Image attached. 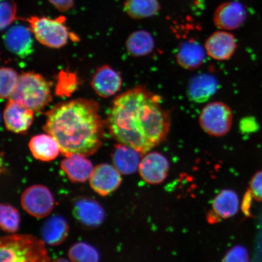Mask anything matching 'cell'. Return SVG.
<instances>
[{
    "mask_svg": "<svg viewBox=\"0 0 262 262\" xmlns=\"http://www.w3.org/2000/svg\"><path fill=\"white\" fill-rule=\"evenodd\" d=\"M1 85L0 97L2 99L11 98L18 84L19 76L16 71L11 68L3 67L0 71Z\"/></svg>",
    "mask_w": 262,
    "mask_h": 262,
    "instance_id": "83f0119b",
    "label": "cell"
},
{
    "mask_svg": "<svg viewBox=\"0 0 262 262\" xmlns=\"http://www.w3.org/2000/svg\"><path fill=\"white\" fill-rule=\"evenodd\" d=\"M70 228L67 221L60 215L52 216L41 228L42 240L51 246L61 244L67 238Z\"/></svg>",
    "mask_w": 262,
    "mask_h": 262,
    "instance_id": "7402d4cb",
    "label": "cell"
},
{
    "mask_svg": "<svg viewBox=\"0 0 262 262\" xmlns=\"http://www.w3.org/2000/svg\"><path fill=\"white\" fill-rule=\"evenodd\" d=\"M169 171L166 157L158 152H149L143 157L139 165L141 178L150 185H159L165 181Z\"/></svg>",
    "mask_w": 262,
    "mask_h": 262,
    "instance_id": "ba28073f",
    "label": "cell"
},
{
    "mask_svg": "<svg viewBox=\"0 0 262 262\" xmlns=\"http://www.w3.org/2000/svg\"><path fill=\"white\" fill-rule=\"evenodd\" d=\"M204 48L209 57L217 61H226L233 56L237 48V41L231 33L218 31L206 39Z\"/></svg>",
    "mask_w": 262,
    "mask_h": 262,
    "instance_id": "8fae6325",
    "label": "cell"
},
{
    "mask_svg": "<svg viewBox=\"0 0 262 262\" xmlns=\"http://www.w3.org/2000/svg\"><path fill=\"white\" fill-rule=\"evenodd\" d=\"M59 11L67 12L73 7L74 0H49Z\"/></svg>",
    "mask_w": 262,
    "mask_h": 262,
    "instance_id": "1f68e13d",
    "label": "cell"
},
{
    "mask_svg": "<svg viewBox=\"0 0 262 262\" xmlns=\"http://www.w3.org/2000/svg\"><path fill=\"white\" fill-rule=\"evenodd\" d=\"M247 16V11L240 2H227L216 8L213 22L215 27L221 30L234 31L243 25Z\"/></svg>",
    "mask_w": 262,
    "mask_h": 262,
    "instance_id": "9c48e42d",
    "label": "cell"
},
{
    "mask_svg": "<svg viewBox=\"0 0 262 262\" xmlns=\"http://www.w3.org/2000/svg\"><path fill=\"white\" fill-rule=\"evenodd\" d=\"M29 147L33 157L42 162L52 161L61 152L56 140L48 133L33 137L29 143Z\"/></svg>",
    "mask_w": 262,
    "mask_h": 262,
    "instance_id": "44dd1931",
    "label": "cell"
},
{
    "mask_svg": "<svg viewBox=\"0 0 262 262\" xmlns=\"http://www.w3.org/2000/svg\"><path fill=\"white\" fill-rule=\"evenodd\" d=\"M68 256L72 262H99L100 255L93 246L78 242L70 248Z\"/></svg>",
    "mask_w": 262,
    "mask_h": 262,
    "instance_id": "d4e9b609",
    "label": "cell"
},
{
    "mask_svg": "<svg viewBox=\"0 0 262 262\" xmlns=\"http://www.w3.org/2000/svg\"><path fill=\"white\" fill-rule=\"evenodd\" d=\"M79 81L77 75L68 71H62L57 77L55 94L61 97H70L77 90Z\"/></svg>",
    "mask_w": 262,
    "mask_h": 262,
    "instance_id": "4316f807",
    "label": "cell"
},
{
    "mask_svg": "<svg viewBox=\"0 0 262 262\" xmlns=\"http://www.w3.org/2000/svg\"><path fill=\"white\" fill-rule=\"evenodd\" d=\"M45 242L29 234H13L0 241V262H49Z\"/></svg>",
    "mask_w": 262,
    "mask_h": 262,
    "instance_id": "3957f363",
    "label": "cell"
},
{
    "mask_svg": "<svg viewBox=\"0 0 262 262\" xmlns=\"http://www.w3.org/2000/svg\"><path fill=\"white\" fill-rule=\"evenodd\" d=\"M255 121L251 118H245L241 121V129L244 133L251 132L255 127Z\"/></svg>",
    "mask_w": 262,
    "mask_h": 262,
    "instance_id": "d6a6232c",
    "label": "cell"
},
{
    "mask_svg": "<svg viewBox=\"0 0 262 262\" xmlns=\"http://www.w3.org/2000/svg\"><path fill=\"white\" fill-rule=\"evenodd\" d=\"M218 90V81L211 74L195 75L189 81L187 94L189 100L196 103L207 101Z\"/></svg>",
    "mask_w": 262,
    "mask_h": 262,
    "instance_id": "ac0fdd59",
    "label": "cell"
},
{
    "mask_svg": "<svg viewBox=\"0 0 262 262\" xmlns=\"http://www.w3.org/2000/svg\"><path fill=\"white\" fill-rule=\"evenodd\" d=\"M233 122V114L227 104L222 101L208 103L199 114L200 126L208 135L224 137L229 133Z\"/></svg>",
    "mask_w": 262,
    "mask_h": 262,
    "instance_id": "8992f818",
    "label": "cell"
},
{
    "mask_svg": "<svg viewBox=\"0 0 262 262\" xmlns=\"http://www.w3.org/2000/svg\"><path fill=\"white\" fill-rule=\"evenodd\" d=\"M85 157L72 155L62 160L60 167L69 179L74 183H83L90 180L93 172V163Z\"/></svg>",
    "mask_w": 262,
    "mask_h": 262,
    "instance_id": "d6986e66",
    "label": "cell"
},
{
    "mask_svg": "<svg viewBox=\"0 0 262 262\" xmlns=\"http://www.w3.org/2000/svg\"><path fill=\"white\" fill-rule=\"evenodd\" d=\"M52 262H72L71 260H68L63 258H58L57 259L54 260Z\"/></svg>",
    "mask_w": 262,
    "mask_h": 262,
    "instance_id": "836d02e7",
    "label": "cell"
},
{
    "mask_svg": "<svg viewBox=\"0 0 262 262\" xmlns=\"http://www.w3.org/2000/svg\"><path fill=\"white\" fill-rule=\"evenodd\" d=\"M43 129L56 140L65 157L94 155L102 145L104 133L98 103L83 98L52 108Z\"/></svg>",
    "mask_w": 262,
    "mask_h": 262,
    "instance_id": "7a4b0ae2",
    "label": "cell"
},
{
    "mask_svg": "<svg viewBox=\"0 0 262 262\" xmlns=\"http://www.w3.org/2000/svg\"><path fill=\"white\" fill-rule=\"evenodd\" d=\"M160 9L158 0H126L124 3V11L135 19L152 17L158 14Z\"/></svg>",
    "mask_w": 262,
    "mask_h": 262,
    "instance_id": "cb8c5ba5",
    "label": "cell"
},
{
    "mask_svg": "<svg viewBox=\"0 0 262 262\" xmlns=\"http://www.w3.org/2000/svg\"><path fill=\"white\" fill-rule=\"evenodd\" d=\"M107 123L115 140L145 155L166 140L171 120L162 97L139 86L115 98Z\"/></svg>",
    "mask_w": 262,
    "mask_h": 262,
    "instance_id": "6da1fadb",
    "label": "cell"
},
{
    "mask_svg": "<svg viewBox=\"0 0 262 262\" xmlns=\"http://www.w3.org/2000/svg\"><path fill=\"white\" fill-rule=\"evenodd\" d=\"M1 23L2 31L8 28L16 19V5L14 0H1Z\"/></svg>",
    "mask_w": 262,
    "mask_h": 262,
    "instance_id": "f1b7e54d",
    "label": "cell"
},
{
    "mask_svg": "<svg viewBox=\"0 0 262 262\" xmlns=\"http://www.w3.org/2000/svg\"><path fill=\"white\" fill-rule=\"evenodd\" d=\"M11 99L37 112L43 110L52 100L51 83L40 74L24 73L19 75Z\"/></svg>",
    "mask_w": 262,
    "mask_h": 262,
    "instance_id": "277c9868",
    "label": "cell"
},
{
    "mask_svg": "<svg viewBox=\"0 0 262 262\" xmlns=\"http://www.w3.org/2000/svg\"><path fill=\"white\" fill-rule=\"evenodd\" d=\"M206 52L205 48L194 39L183 41L176 54L177 63L184 70H198L204 63Z\"/></svg>",
    "mask_w": 262,
    "mask_h": 262,
    "instance_id": "e0dca14e",
    "label": "cell"
},
{
    "mask_svg": "<svg viewBox=\"0 0 262 262\" xmlns=\"http://www.w3.org/2000/svg\"><path fill=\"white\" fill-rule=\"evenodd\" d=\"M239 208V199L236 192L231 189L222 190L213 200L212 210L207 219L209 224H215L224 219L234 217Z\"/></svg>",
    "mask_w": 262,
    "mask_h": 262,
    "instance_id": "5bb4252c",
    "label": "cell"
},
{
    "mask_svg": "<svg viewBox=\"0 0 262 262\" xmlns=\"http://www.w3.org/2000/svg\"><path fill=\"white\" fill-rule=\"evenodd\" d=\"M121 173L110 164H100L95 167L90 179L92 189L101 196L116 191L122 183Z\"/></svg>",
    "mask_w": 262,
    "mask_h": 262,
    "instance_id": "30bf717a",
    "label": "cell"
},
{
    "mask_svg": "<svg viewBox=\"0 0 262 262\" xmlns=\"http://www.w3.org/2000/svg\"><path fill=\"white\" fill-rule=\"evenodd\" d=\"M91 84L98 96L109 98L120 91L122 86V78L110 66L103 65L95 72Z\"/></svg>",
    "mask_w": 262,
    "mask_h": 262,
    "instance_id": "7c38bea8",
    "label": "cell"
},
{
    "mask_svg": "<svg viewBox=\"0 0 262 262\" xmlns=\"http://www.w3.org/2000/svg\"><path fill=\"white\" fill-rule=\"evenodd\" d=\"M222 262H250L247 249L242 245L234 246L226 253Z\"/></svg>",
    "mask_w": 262,
    "mask_h": 262,
    "instance_id": "f546056e",
    "label": "cell"
},
{
    "mask_svg": "<svg viewBox=\"0 0 262 262\" xmlns=\"http://www.w3.org/2000/svg\"><path fill=\"white\" fill-rule=\"evenodd\" d=\"M34 111L10 99L3 113L6 129L15 134L27 132L34 119Z\"/></svg>",
    "mask_w": 262,
    "mask_h": 262,
    "instance_id": "4fadbf2b",
    "label": "cell"
},
{
    "mask_svg": "<svg viewBox=\"0 0 262 262\" xmlns=\"http://www.w3.org/2000/svg\"><path fill=\"white\" fill-rule=\"evenodd\" d=\"M21 19L28 23L35 38L45 47L61 48L67 44L71 37L63 16L55 18L31 16Z\"/></svg>",
    "mask_w": 262,
    "mask_h": 262,
    "instance_id": "5b68a950",
    "label": "cell"
},
{
    "mask_svg": "<svg viewBox=\"0 0 262 262\" xmlns=\"http://www.w3.org/2000/svg\"><path fill=\"white\" fill-rule=\"evenodd\" d=\"M125 45L126 50L130 55L140 57L151 53L155 47V41L150 33L139 30L129 35Z\"/></svg>",
    "mask_w": 262,
    "mask_h": 262,
    "instance_id": "603a6c76",
    "label": "cell"
},
{
    "mask_svg": "<svg viewBox=\"0 0 262 262\" xmlns=\"http://www.w3.org/2000/svg\"><path fill=\"white\" fill-rule=\"evenodd\" d=\"M73 215L81 224L90 228L99 227L104 219L103 208L99 203L90 198L77 200L74 206Z\"/></svg>",
    "mask_w": 262,
    "mask_h": 262,
    "instance_id": "2e32d148",
    "label": "cell"
},
{
    "mask_svg": "<svg viewBox=\"0 0 262 262\" xmlns=\"http://www.w3.org/2000/svg\"><path fill=\"white\" fill-rule=\"evenodd\" d=\"M54 204L50 190L43 185H32L26 189L21 196L22 208L36 218L47 217L53 210Z\"/></svg>",
    "mask_w": 262,
    "mask_h": 262,
    "instance_id": "52a82bcc",
    "label": "cell"
},
{
    "mask_svg": "<svg viewBox=\"0 0 262 262\" xmlns=\"http://www.w3.org/2000/svg\"><path fill=\"white\" fill-rule=\"evenodd\" d=\"M32 34L30 28L15 25L6 31L3 40L10 52L19 57L25 58L33 52Z\"/></svg>",
    "mask_w": 262,
    "mask_h": 262,
    "instance_id": "9a60e30c",
    "label": "cell"
},
{
    "mask_svg": "<svg viewBox=\"0 0 262 262\" xmlns=\"http://www.w3.org/2000/svg\"><path fill=\"white\" fill-rule=\"evenodd\" d=\"M20 216L17 209L9 204H1L0 207V226L3 231L15 233L19 229Z\"/></svg>",
    "mask_w": 262,
    "mask_h": 262,
    "instance_id": "484cf974",
    "label": "cell"
},
{
    "mask_svg": "<svg viewBox=\"0 0 262 262\" xmlns=\"http://www.w3.org/2000/svg\"><path fill=\"white\" fill-rule=\"evenodd\" d=\"M250 188L252 196L255 201L262 202V170L252 177Z\"/></svg>",
    "mask_w": 262,
    "mask_h": 262,
    "instance_id": "4dcf8cb0",
    "label": "cell"
},
{
    "mask_svg": "<svg viewBox=\"0 0 262 262\" xmlns=\"http://www.w3.org/2000/svg\"><path fill=\"white\" fill-rule=\"evenodd\" d=\"M141 154L128 146L118 144L115 146L112 159L113 166L123 175H130L139 170Z\"/></svg>",
    "mask_w": 262,
    "mask_h": 262,
    "instance_id": "ffe728a7",
    "label": "cell"
}]
</instances>
